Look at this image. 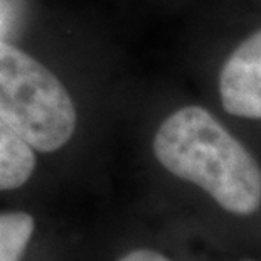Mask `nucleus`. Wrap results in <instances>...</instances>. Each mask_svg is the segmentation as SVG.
<instances>
[{
    "label": "nucleus",
    "mask_w": 261,
    "mask_h": 261,
    "mask_svg": "<svg viewBox=\"0 0 261 261\" xmlns=\"http://www.w3.org/2000/svg\"><path fill=\"white\" fill-rule=\"evenodd\" d=\"M152 148L165 170L197 186L229 214L246 218L261 209V164L205 107L186 105L170 113Z\"/></svg>",
    "instance_id": "1"
},
{
    "label": "nucleus",
    "mask_w": 261,
    "mask_h": 261,
    "mask_svg": "<svg viewBox=\"0 0 261 261\" xmlns=\"http://www.w3.org/2000/svg\"><path fill=\"white\" fill-rule=\"evenodd\" d=\"M0 120L39 152L71 140L77 113L68 90L46 66L0 41Z\"/></svg>",
    "instance_id": "2"
},
{
    "label": "nucleus",
    "mask_w": 261,
    "mask_h": 261,
    "mask_svg": "<svg viewBox=\"0 0 261 261\" xmlns=\"http://www.w3.org/2000/svg\"><path fill=\"white\" fill-rule=\"evenodd\" d=\"M218 98L226 115L261 123V24L227 53L218 73Z\"/></svg>",
    "instance_id": "3"
},
{
    "label": "nucleus",
    "mask_w": 261,
    "mask_h": 261,
    "mask_svg": "<svg viewBox=\"0 0 261 261\" xmlns=\"http://www.w3.org/2000/svg\"><path fill=\"white\" fill-rule=\"evenodd\" d=\"M36 169L34 150L0 120V191L24 186Z\"/></svg>",
    "instance_id": "4"
},
{
    "label": "nucleus",
    "mask_w": 261,
    "mask_h": 261,
    "mask_svg": "<svg viewBox=\"0 0 261 261\" xmlns=\"http://www.w3.org/2000/svg\"><path fill=\"white\" fill-rule=\"evenodd\" d=\"M34 226V218L27 213L0 214V261L22 259Z\"/></svg>",
    "instance_id": "5"
},
{
    "label": "nucleus",
    "mask_w": 261,
    "mask_h": 261,
    "mask_svg": "<svg viewBox=\"0 0 261 261\" xmlns=\"http://www.w3.org/2000/svg\"><path fill=\"white\" fill-rule=\"evenodd\" d=\"M118 261H170L167 256L160 254L152 249H133V251L126 253Z\"/></svg>",
    "instance_id": "6"
}]
</instances>
